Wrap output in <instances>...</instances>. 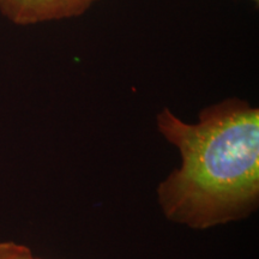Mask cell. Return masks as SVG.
Returning a JSON list of instances; mask_svg holds the SVG:
<instances>
[{
    "mask_svg": "<svg viewBox=\"0 0 259 259\" xmlns=\"http://www.w3.org/2000/svg\"><path fill=\"white\" fill-rule=\"evenodd\" d=\"M158 132L179 150L181 166L157 187L164 216L193 229L238 221L259 202V108L228 97L189 124L169 108L156 115Z\"/></svg>",
    "mask_w": 259,
    "mask_h": 259,
    "instance_id": "1",
    "label": "cell"
},
{
    "mask_svg": "<svg viewBox=\"0 0 259 259\" xmlns=\"http://www.w3.org/2000/svg\"><path fill=\"white\" fill-rule=\"evenodd\" d=\"M101 0H0V14L16 25L29 27L80 17Z\"/></svg>",
    "mask_w": 259,
    "mask_h": 259,
    "instance_id": "2",
    "label": "cell"
},
{
    "mask_svg": "<svg viewBox=\"0 0 259 259\" xmlns=\"http://www.w3.org/2000/svg\"><path fill=\"white\" fill-rule=\"evenodd\" d=\"M0 259H35L28 246L14 241H0Z\"/></svg>",
    "mask_w": 259,
    "mask_h": 259,
    "instance_id": "3",
    "label": "cell"
},
{
    "mask_svg": "<svg viewBox=\"0 0 259 259\" xmlns=\"http://www.w3.org/2000/svg\"><path fill=\"white\" fill-rule=\"evenodd\" d=\"M251 2H252V3H254L255 5H258V4H259V0H251Z\"/></svg>",
    "mask_w": 259,
    "mask_h": 259,
    "instance_id": "4",
    "label": "cell"
},
{
    "mask_svg": "<svg viewBox=\"0 0 259 259\" xmlns=\"http://www.w3.org/2000/svg\"><path fill=\"white\" fill-rule=\"evenodd\" d=\"M35 259H42V258H35Z\"/></svg>",
    "mask_w": 259,
    "mask_h": 259,
    "instance_id": "5",
    "label": "cell"
}]
</instances>
